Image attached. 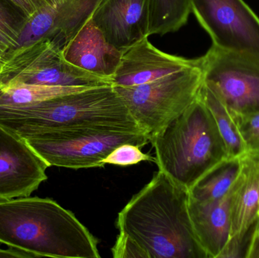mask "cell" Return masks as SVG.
<instances>
[{
  "label": "cell",
  "instance_id": "28",
  "mask_svg": "<svg viewBox=\"0 0 259 258\" xmlns=\"http://www.w3.org/2000/svg\"><path fill=\"white\" fill-rule=\"evenodd\" d=\"M5 61V54L0 51V72H1L2 68H3V64Z\"/></svg>",
  "mask_w": 259,
  "mask_h": 258
},
{
  "label": "cell",
  "instance_id": "10",
  "mask_svg": "<svg viewBox=\"0 0 259 258\" xmlns=\"http://www.w3.org/2000/svg\"><path fill=\"white\" fill-rule=\"evenodd\" d=\"M48 168L24 138L0 124V200L30 196Z\"/></svg>",
  "mask_w": 259,
  "mask_h": 258
},
{
  "label": "cell",
  "instance_id": "21",
  "mask_svg": "<svg viewBox=\"0 0 259 258\" xmlns=\"http://www.w3.org/2000/svg\"><path fill=\"white\" fill-rule=\"evenodd\" d=\"M27 18L11 0H0V51L3 54L16 47Z\"/></svg>",
  "mask_w": 259,
  "mask_h": 258
},
{
  "label": "cell",
  "instance_id": "19",
  "mask_svg": "<svg viewBox=\"0 0 259 258\" xmlns=\"http://www.w3.org/2000/svg\"><path fill=\"white\" fill-rule=\"evenodd\" d=\"M190 0H149V34L178 31L188 21Z\"/></svg>",
  "mask_w": 259,
  "mask_h": 258
},
{
  "label": "cell",
  "instance_id": "26",
  "mask_svg": "<svg viewBox=\"0 0 259 258\" xmlns=\"http://www.w3.org/2000/svg\"><path fill=\"white\" fill-rule=\"evenodd\" d=\"M247 258H259V235L252 238Z\"/></svg>",
  "mask_w": 259,
  "mask_h": 258
},
{
  "label": "cell",
  "instance_id": "27",
  "mask_svg": "<svg viewBox=\"0 0 259 258\" xmlns=\"http://www.w3.org/2000/svg\"><path fill=\"white\" fill-rule=\"evenodd\" d=\"M59 1H60V0H41L44 6H45V5L54 4V3H58V2Z\"/></svg>",
  "mask_w": 259,
  "mask_h": 258
},
{
  "label": "cell",
  "instance_id": "23",
  "mask_svg": "<svg viewBox=\"0 0 259 258\" xmlns=\"http://www.w3.org/2000/svg\"><path fill=\"white\" fill-rule=\"evenodd\" d=\"M140 147L132 144H124L113 150L103 162L105 165L129 166L137 165L142 162H152L155 163V158L142 152Z\"/></svg>",
  "mask_w": 259,
  "mask_h": 258
},
{
  "label": "cell",
  "instance_id": "12",
  "mask_svg": "<svg viewBox=\"0 0 259 258\" xmlns=\"http://www.w3.org/2000/svg\"><path fill=\"white\" fill-rule=\"evenodd\" d=\"M199 65L198 59H186L161 51L144 38L123 53L112 79V85L131 87L155 81Z\"/></svg>",
  "mask_w": 259,
  "mask_h": 258
},
{
  "label": "cell",
  "instance_id": "11",
  "mask_svg": "<svg viewBox=\"0 0 259 258\" xmlns=\"http://www.w3.org/2000/svg\"><path fill=\"white\" fill-rule=\"evenodd\" d=\"M102 1L60 0L54 4L42 6L27 18L15 48L46 38L63 50L91 19Z\"/></svg>",
  "mask_w": 259,
  "mask_h": 258
},
{
  "label": "cell",
  "instance_id": "18",
  "mask_svg": "<svg viewBox=\"0 0 259 258\" xmlns=\"http://www.w3.org/2000/svg\"><path fill=\"white\" fill-rule=\"evenodd\" d=\"M240 158H228L211 168L189 190L190 198L198 201L219 199L228 195L238 177Z\"/></svg>",
  "mask_w": 259,
  "mask_h": 258
},
{
  "label": "cell",
  "instance_id": "29",
  "mask_svg": "<svg viewBox=\"0 0 259 258\" xmlns=\"http://www.w3.org/2000/svg\"><path fill=\"white\" fill-rule=\"evenodd\" d=\"M259 235V219L258 222H257L256 226H255V233H254V236H257Z\"/></svg>",
  "mask_w": 259,
  "mask_h": 258
},
{
  "label": "cell",
  "instance_id": "6",
  "mask_svg": "<svg viewBox=\"0 0 259 258\" xmlns=\"http://www.w3.org/2000/svg\"><path fill=\"white\" fill-rule=\"evenodd\" d=\"M25 139L49 167L75 170L103 168L106 158L124 144L143 148L150 142L149 136L143 132L93 129L53 130Z\"/></svg>",
  "mask_w": 259,
  "mask_h": 258
},
{
  "label": "cell",
  "instance_id": "24",
  "mask_svg": "<svg viewBox=\"0 0 259 258\" xmlns=\"http://www.w3.org/2000/svg\"><path fill=\"white\" fill-rule=\"evenodd\" d=\"M24 12L27 18L33 15L38 9L44 6L41 0H11Z\"/></svg>",
  "mask_w": 259,
  "mask_h": 258
},
{
  "label": "cell",
  "instance_id": "5",
  "mask_svg": "<svg viewBox=\"0 0 259 258\" xmlns=\"http://www.w3.org/2000/svg\"><path fill=\"white\" fill-rule=\"evenodd\" d=\"M203 83L198 66L131 87L114 86L139 127L149 139L182 115L196 99Z\"/></svg>",
  "mask_w": 259,
  "mask_h": 258
},
{
  "label": "cell",
  "instance_id": "25",
  "mask_svg": "<svg viewBox=\"0 0 259 258\" xmlns=\"http://www.w3.org/2000/svg\"><path fill=\"white\" fill-rule=\"evenodd\" d=\"M0 257L30 258L33 256L16 248H10L6 250L0 248Z\"/></svg>",
  "mask_w": 259,
  "mask_h": 258
},
{
  "label": "cell",
  "instance_id": "4",
  "mask_svg": "<svg viewBox=\"0 0 259 258\" xmlns=\"http://www.w3.org/2000/svg\"><path fill=\"white\" fill-rule=\"evenodd\" d=\"M155 164L190 190L211 168L229 158L211 112L197 99L150 139Z\"/></svg>",
  "mask_w": 259,
  "mask_h": 258
},
{
  "label": "cell",
  "instance_id": "15",
  "mask_svg": "<svg viewBox=\"0 0 259 258\" xmlns=\"http://www.w3.org/2000/svg\"><path fill=\"white\" fill-rule=\"evenodd\" d=\"M232 188V187H231ZM231 189L219 199H189V214L196 239L208 258H219L231 239Z\"/></svg>",
  "mask_w": 259,
  "mask_h": 258
},
{
  "label": "cell",
  "instance_id": "22",
  "mask_svg": "<svg viewBox=\"0 0 259 258\" xmlns=\"http://www.w3.org/2000/svg\"><path fill=\"white\" fill-rule=\"evenodd\" d=\"M234 115L246 151L249 154H259V111Z\"/></svg>",
  "mask_w": 259,
  "mask_h": 258
},
{
  "label": "cell",
  "instance_id": "8",
  "mask_svg": "<svg viewBox=\"0 0 259 258\" xmlns=\"http://www.w3.org/2000/svg\"><path fill=\"white\" fill-rule=\"evenodd\" d=\"M190 3L212 45L259 62V18L243 0H190Z\"/></svg>",
  "mask_w": 259,
  "mask_h": 258
},
{
  "label": "cell",
  "instance_id": "2",
  "mask_svg": "<svg viewBox=\"0 0 259 258\" xmlns=\"http://www.w3.org/2000/svg\"><path fill=\"white\" fill-rule=\"evenodd\" d=\"M97 238L54 200H0V243L33 257L99 258Z\"/></svg>",
  "mask_w": 259,
  "mask_h": 258
},
{
  "label": "cell",
  "instance_id": "1",
  "mask_svg": "<svg viewBox=\"0 0 259 258\" xmlns=\"http://www.w3.org/2000/svg\"><path fill=\"white\" fill-rule=\"evenodd\" d=\"M189 199L188 189L158 171L118 214L119 236L145 258H208L193 232Z\"/></svg>",
  "mask_w": 259,
  "mask_h": 258
},
{
  "label": "cell",
  "instance_id": "20",
  "mask_svg": "<svg viewBox=\"0 0 259 258\" xmlns=\"http://www.w3.org/2000/svg\"><path fill=\"white\" fill-rule=\"evenodd\" d=\"M82 89H85L27 83L0 85V108L24 107Z\"/></svg>",
  "mask_w": 259,
  "mask_h": 258
},
{
  "label": "cell",
  "instance_id": "14",
  "mask_svg": "<svg viewBox=\"0 0 259 258\" xmlns=\"http://www.w3.org/2000/svg\"><path fill=\"white\" fill-rule=\"evenodd\" d=\"M123 53L106 40L91 18L64 47L62 56L74 66L112 81Z\"/></svg>",
  "mask_w": 259,
  "mask_h": 258
},
{
  "label": "cell",
  "instance_id": "3",
  "mask_svg": "<svg viewBox=\"0 0 259 258\" xmlns=\"http://www.w3.org/2000/svg\"><path fill=\"white\" fill-rule=\"evenodd\" d=\"M0 124L24 139L60 130L143 132L112 85L82 89L24 107L0 108Z\"/></svg>",
  "mask_w": 259,
  "mask_h": 258
},
{
  "label": "cell",
  "instance_id": "9",
  "mask_svg": "<svg viewBox=\"0 0 259 258\" xmlns=\"http://www.w3.org/2000/svg\"><path fill=\"white\" fill-rule=\"evenodd\" d=\"M200 60L203 83L237 115L259 111V62L211 45Z\"/></svg>",
  "mask_w": 259,
  "mask_h": 258
},
{
  "label": "cell",
  "instance_id": "16",
  "mask_svg": "<svg viewBox=\"0 0 259 258\" xmlns=\"http://www.w3.org/2000/svg\"><path fill=\"white\" fill-rule=\"evenodd\" d=\"M240 162L231 188V239L246 236L259 219V154L247 153Z\"/></svg>",
  "mask_w": 259,
  "mask_h": 258
},
{
  "label": "cell",
  "instance_id": "17",
  "mask_svg": "<svg viewBox=\"0 0 259 258\" xmlns=\"http://www.w3.org/2000/svg\"><path fill=\"white\" fill-rule=\"evenodd\" d=\"M199 99L211 112L219 133L225 142L229 157L241 158L247 153L231 109L208 86L202 83L199 90Z\"/></svg>",
  "mask_w": 259,
  "mask_h": 258
},
{
  "label": "cell",
  "instance_id": "7",
  "mask_svg": "<svg viewBox=\"0 0 259 258\" xmlns=\"http://www.w3.org/2000/svg\"><path fill=\"white\" fill-rule=\"evenodd\" d=\"M12 83L82 89L112 85L110 80L97 77L68 63L62 56V50L46 38L5 55L0 85Z\"/></svg>",
  "mask_w": 259,
  "mask_h": 258
},
{
  "label": "cell",
  "instance_id": "13",
  "mask_svg": "<svg viewBox=\"0 0 259 258\" xmlns=\"http://www.w3.org/2000/svg\"><path fill=\"white\" fill-rule=\"evenodd\" d=\"M91 19L106 40L124 51L149 37V0H103Z\"/></svg>",
  "mask_w": 259,
  "mask_h": 258
}]
</instances>
